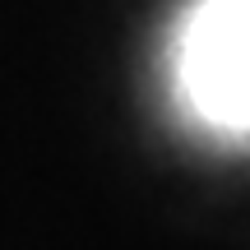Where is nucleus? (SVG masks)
Masks as SVG:
<instances>
[{
	"label": "nucleus",
	"mask_w": 250,
	"mask_h": 250,
	"mask_svg": "<svg viewBox=\"0 0 250 250\" xmlns=\"http://www.w3.org/2000/svg\"><path fill=\"white\" fill-rule=\"evenodd\" d=\"M186 88L204 116L250 125V0H204L186 33Z\"/></svg>",
	"instance_id": "1"
}]
</instances>
